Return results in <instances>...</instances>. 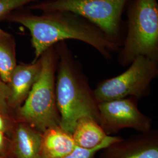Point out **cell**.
Wrapping results in <instances>:
<instances>
[{
    "label": "cell",
    "mask_w": 158,
    "mask_h": 158,
    "mask_svg": "<svg viewBox=\"0 0 158 158\" xmlns=\"http://www.w3.org/2000/svg\"><path fill=\"white\" fill-rule=\"evenodd\" d=\"M158 76V60L136 57L120 74L99 82L93 90L98 104L131 97L139 100L149 96L153 80Z\"/></svg>",
    "instance_id": "6"
},
{
    "label": "cell",
    "mask_w": 158,
    "mask_h": 158,
    "mask_svg": "<svg viewBox=\"0 0 158 158\" xmlns=\"http://www.w3.org/2000/svg\"><path fill=\"white\" fill-rule=\"evenodd\" d=\"M38 0H0V20L12 12L37 2Z\"/></svg>",
    "instance_id": "15"
},
{
    "label": "cell",
    "mask_w": 158,
    "mask_h": 158,
    "mask_svg": "<svg viewBox=\"0 0 158 158\" xmlns=\"http://www.w3.org/2000/svg\"><path fill=\"white\" fill-rule=\"evenodd\" d=\"M0 158H7L5 157V156H2V155H0Z\"/></svg>",
    "instance_id": "19"
},
{
    "label": "cell",
    "mask_w": 158,
    "mask_h": 158,
    "mask_svg": "<svg viewBox=\"0 0 158 158\" xmlns=\"http://www.w3.org/2000/svg\"><path fill=\"white\" fill-rule=\"evenodd\" d=\"M128 4L127 32L118 62L128 66L139 56L158 60V0H130Z\"/></svg>",
    "instance_id": "4"
},
{
    "label": "cell",
    "mask_w": 158,
    "mask_h": 158,
    "mask_svg": "<svg viewBox=\"0 0 158 158\" xmlns=\"http://www.w3.org/2000/svg\"><path fill=\"white\" fill-rule=\"evenodd\" d=\"M123 138L120 136L108 135L102 143L98 147L92 149H84L77 147L73 152L63 157L59 158H93L96 154L102 149L115 142L120 141Z\"/></svg>",
    "instance_id": "14"
},
{
    "label": "cell",
    "mask_w": 158,
    "mask_h": 158,
    "mask_svg": "<svg viewBox=\"0 0 158 158\" xmlns=\"http://www.w3.org/2000/svg\"><path fill=\"white\" fill-rule=\"evenodd\" d=\"M55 47L58 57L55 90L60 126L72 133L79 119L90 117L98 123V104L80 63L66 42Z\"/></svg>",
    "instance_id": "2"
},
{
    "label": "cell",
    "mask_w": 158,
    "mask_h": 158,
    "mask_svg": "<svg viewBox=\"0 0 158 158\" xmlns=\"http://www.w3.org/2000/svg\"><path fill=\"white\" fill-rule=\"evenodd\" d=\"M42 133L27 123L18 126L12 143L15 158H39Z\"/></svg>",
    "instance_id": "11"
},
{
    "label": "cell",
    "mask_w": 158,
    "mask_h": 158,
    "mask_svg": "<svg viewBox=\"0 0 158 158\" xmlns=\"http://www.w3.org/2000/svg\"><path fill=\"white\" fill-rule=\"evenodd\" d=\"M6 123L3 115L0 114V132H4L6 130Z\"/></svg>",
    "instance_id": "18"
},
{
    "label": "cell",
    "mask_w": 158,
    "mask_h": 158,
    "mask_svg": "<svg viewBox=\"0 0 158 158\" xmlns=\"http://www.w3.org/2000/svg\"><path fill=\"white\" fill-rule=\"evenodd\" d=\"M76 147L72 133L60 125L53 127L42 133L40 157L62 158L73 152Z\"/></svg>",
    "instance_id": "10"
},
{
    "label": "cell",
    "mask_w": 158,
    "mask_h": 158,
    "mask_svg": "<svg viewBox=\"0 0 158 158\" xmlns=\"http://www.w3.org/2000/svg\"><path fill=\"white\" fill-rule=\"evenodd\" d=\"M17 65L14 38L10 33L0 28V78L6 84Z\"/></svg>",
    "instance_id": "13"
},
{
    "label": "cell",
    "mask_w": 158,
    "mask_h": 158,
    "mask_svg": "<svg viewBox=\"0 0 158 158\" xmlns=\"http://www.w3.org/2000/svg\"><path fill=\"white\" fill-rule=\"evenodd\" d=\"M8 86L0 79V114L3 115L8 113Z\"/></svg>",
    "instance_id": "16"
},
{
    "label": "cell",
    "mask_w": 158,
    "mask_h": 158,
    "mask_svg": "<svg viewBox=\"0 0 158 158\" xmlns=\"http://www.w3.org/2000/svg\"><path fill=\"white\" fill-rule=\"evenodd\" d=\"M130 0H44L27 6L29 10L69 11L94 24L109 38L122 46L121 18Z\"/></svg>",
    "instance_id": "5"
},
{
    "label": "cell",
    "mask_w": 158,
    "mask_h": 158,
    "mask_svg": "<svg viewBox=\"0 0 158 158\" xmlns=\"http://www.w3.org/2000/svg\"><path fill=\"white\" fill-rule=\"evenodd\" d=\"M40 59V75L19 108V115L23 123L43 133L60 124L55 90L58 57L55 46L46 51Z\"/></svg>",
    "instance_id": "3"
},
{
    "label": "cell",
    "mask_w": 158,
    "mask_h": 158,
    "mask_svg": "<svg viewBox=\"0 0 158 158\" xmlns=\"http://www.w3.org/2000/svg\"><path fill=\"white\" fill-rule=\"evenodd\" d=\"M138 101L128 97L98 104V124L107 135L126 128L139 132L152 129V119L140 111Z\"/></svg>",
    "instance_id": "7"
},
{
    "label": "cell",
    "mask_w": 158,
    "mask_h": 158,
    "mask_svg": "<svg viewBox=\"0 0 158 158\" xmlns=\"http://www.w3.org/2000/svg\"><path fill=\"white\" fill-rule=\"evenodd\" d=\"M20 24L27 29L34 48L33 62L57 44L66 40H77L92 46L107 60L121 46L109 38L100 29L87 19L69 11L44 12L35 15L17 10L4 19Z\"/></svg>",
    "instance_id": "1"
},
{
    "label": "cell",
    "mask_w": 158,
    "mask_h": 158,
    "mask_svg": "<svg viewBox=\"0 0 158 158\" xmlns=\"http://www.w3.org/2000/svg\"><path fill=\"white\" fill-rule=\"evenodd\" d=\"M41 66L40 58L29 64H17L7 83L9 89L8 104L18 107L23 104L40 75Z\"/></svg>",
    "instance_id": "9"
},
{
    "label": "cell",
    "mask_w": 158,
    "mask_h": 158,
    "mask_svg": "<svg viewBox=\"0 0 158 158\" xmlns=\"http://www.w3.org/2000/svg\"><path fill=\"white\" fill-rule=\"evenodd\" d=\"M72 134L76 146L84 149L98 147L108 136L96 120L90 117L79 119Z\"/></svg>",
    "instance_id": "12"
},
{
    "label": "cell",
    "mask_w": 158,
    "mask_h": 158,
    "mask_svg": "<svg viewBox=\"0 0 158 158\" xmlns=\"http://www.w3.org/2000/svg\"><path fill=\"white\" fill-rule=\"evenodd\" d=\"M6 147V141L4 135V132H0V155L4 152Z\"/></svg>",
    "instance_id": "17"
},
{
    "label": "cell",
    "mask_w": 158,
    "mask_h": 158,
    "mask_svg": "<svg viewBox=\"0 0 158 158\" xmlns=\"http://www.w3.org/2000/svg\"><path fill=\"white\" fill-rule=\"evenodd\" d=\"M97 158H158V131L152 129L104 148Z\"/></svg>",
    "instance_id": "8"
}]
</instances>
